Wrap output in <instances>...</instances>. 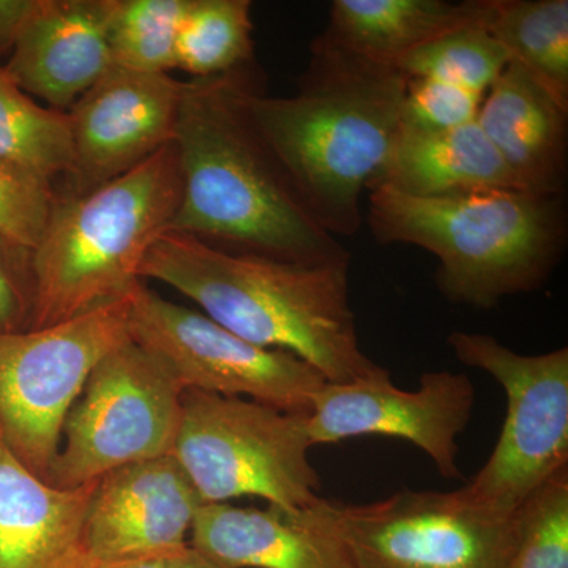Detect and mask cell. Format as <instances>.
I'll return each instance as SVG.
<instances>
[{"label":"cell","instance_id":"17","mask_svg":"<svg viewBox=\"0 0 568 568\" xmlns=\"http://www.w3.org/2000/svg\"><path fill=\"white\" fill-rule=\"evenodd\" d=\"M477 123L523 192L564 196L568 110L521 65L508 63L493 82Z\"/></svg>","mask_w":568,"mask_h":568},{"label":"cell","instance_id":"11","mask_svg":"<svg viewBox=\"0 0 568 568\" xmlns=\"http://www.w3.org/2000/svg\"><path fill=\"white\" fill-rule=\"evenodd\" d=\"M335 515L355 568H507L518 510L503 515L457 491L399 489Z\"/></svg>","mask_w":568,"mask_h":568},{"label":"cell","instance_id":"8","mask_svg":"<svg viewBox=\"0 0 568 568\" xmlns=\"http://www.w3.org/2000/svg\"><path fill=\"white\" fill-rule=\"evenodd\" d=\"M448 346L466 366L495 377L507 414L491 457L463 487L474 503L514 515L568 467V349L523 355L495 336L452 332Z\"/></svg>","mask_w":568,"mask_h":568},{"label":"cell","instance_id":"18","mask_svg":"<svg viewBox=\"0 0 568 568\" xmlns=\"http://www.w3.org/2000/svg\"><path fill=\"white\" fill-rule=\"evenodd\" d=\"M97 481L52 487L0 439V568H78Z\"/></svg>","mask_w":568,"mask_h":568},{"label":"cell","instance_id":"21","mask_svg":"<svg viewBox=\"0 0 568 568\" xmlns=\"http://www.w3.org/2000/svg\"><path fill=\"white\" fill-rule=\"evenodd\" d=\"M487 31L568 110V0H493Z\"/></svg>","mask_w":568,"mask_h":568},{"label":"cell","instance_id":"30","mask_svg":"<svg viewBox=\"0 0 568 568\" xmlns=\"http://www.w3.org/2000/svg\"><path fill=\"white\" fill-rule=\"evenodd\" d=\"M37 0H0V55L11 51Z\"/></svg>","mask_w":568,"mask_h":568},{"label":"cell","instance_id":"10","mask_svg":"<svg viewBox=\"0 0 568 568\" xmlns=\"http://www.w3.org/2000/svg\"><path fill=\"white\" fill-rule=\"evenodd\" d=\"M129 332L138 345L162 358L183 390L239 396L287 413H310L327 383L297 355L253 345L144 283L130 294Z\"/></svg>","mask_w":568,"mask_h":568},{"label":"cell","instance_id":"29","mask_svg":"<svg viewBox=\"0 0 568 568\" xmlns=\"http://www.w3.org/2000/svg\"><path fill=\"white\" fill-rule=\"evenodd\" d=\"M29 308L28 272L0 246V332L26 331Z\"/></svg>","mask_w":568,"mask_h":568},{"label":"cell","instance_id":"7","mask_svg":"<svg viewBox=\"0 0 568 568\" xmlns=\"http://www.w3.org/2000/svg\"><path fill=\"white\" fill-rule=\"evenodd\" d=\"M183 392L162 358L132 336L112 347L71 407L44 481L78 488L119 467L173 454Z\"/></svg>","mask_w":568,"mask_h":568},{"label":"cell","instance_id":"28","mask_svg":"<svg viewBox=\"0 0 568 568\" xmlns=\"http://www.w3.org/2000/svg\"><path fill=\"white\" fill-rule=\"evenodd\" d=\"M485 97L448 82L407 78L399 129L433 133L476 122Z\"/></svg>","mask_w":568,"mask_h":568},{"label":"cell","instance_id":"5","mask_svg":"<svg viewBox=\"0 0 568 568\" xmlns=\"http://www.w3.org/2000/svg\"><path fill=\"white\" fill-rule=\"evenodd\" d=\"M181 200L174 144L84 194L55 196L29 263L28 328L115 304L142 283V264Z\"/></svg>","mask_w":568,"mask_h":568},{"label":"cell","instance_id":"15","mask_svg":"<svg viewBox=\"0 0 568 568\" xmlns=\"http://www.w3.org/2000/svg\"><path fill=\"white\" fill-rule=\"evenodd\" d=\"M189 547L220 568H355L335 500L308 507L203 504Z\"/></svg>","mask_w":568,"mask_h":568},{"label":"cell","instance_id":"1","mask_svg":"<svg viewBox=\"0 0 568 568\" xmlns=\"http://www.w3.org/2000/svg\"><path fill=\"white\" fill-rule=\"evenodd\" d=\"M256 65L183 82L174 148L181 200L170 230L226 252L298 264L351 260L298 200L246 110Z\"/></svg>","mask_w":568,"mask_h":568},{"label":"cell","instance_id":"25","mask_svg":"<svg viewBox=\"0 0 568 568\" xmlns=\"http://www.w3.org/2000/svg\"><path fill=\"white\" fill-rule=\"evenodd\" d=\"M508 63L507 51L487 28L470 26L414 51L399 70L406 78L448 82L485 97Z\"/></svg>","mask_w":568,"mask_h":568},{"label":"cell","instance_id":"3","mask_svg":"<svg viewBox=\"0 0 568 568\" xmlns=\"http://www.w3.org/2000/svg\"><path fill=\"white\" fill-rule=\"evenodd\" d=\"M349 267L351 260L298 264L226 252L166 231L141 275L173 287L246 342L297 355L336 384L379 368L358 339Z\"/></svg>","mask_w":568,"mask_h":568},{"label":"cell","instance_id":"23","mask_svg":"<svg viewBox=\"0 0 568 568\" xmlns=\"http://www.w3.org/2000/svg\"><path fill=\"white\" fill-rule=\"evenodd\" d=\"M0 159L54 183L71 170L67 112L41 106L0 63Z\"/></svg>","mask_w":568,"mask_h":568},{"label":"cell","instance_id":"6","mask_svg":"<svg viewBox=\"0 0 568 568\" xmlns=\"http://www.w3.org/2000/svg\"><path fill=\"white\" fill-rule=\"evenodd\" d=\"M308 413H287L239 396L185 390L173 455L203 504L261 497L272 506L323 499L312 465Z\"/></svg>","mask_w":568,"mask_h":568},{"label":"cell","instance_id":"31","mask_svg":"<svg viewBox=\"0 0 568 568\" xmlns=\"http://www.w3.org/2000/svg\"><path fill=\"white\" fill-rule=\"evenodd\" d=\"M171 556H149V558L115 560V562L93 564L85 568H171Z\"/></svg>","mask_w":568,"mask_h":568},{"label":"cell","instance_id":"2","mask_svg":"<svg viewBox=\"0 0 568 568\" xmlns=\"http://www.w3.org/2000/svg\"><path fill=\"white\" fill-rule=\"evenodd\" d=\"M310 55L294 95H267L260 78L246 92V110L306 211L334 237H353L362 194L398 136L407 78L324 33Z\"/></svg>","mask_w":568,"mask_h":568},{"label":"cell","instance_id":"19","mask_svg":"<svg viewBox=\"0 0 568 568\" xmlns=\"http://www.w3.org/2000/svg\"><path fill=\"white\" fill-rule=\"evenodd\" d=\"M493 0H335L323 32L343 50L398 69L407 55L440 37L488 28Z\"/></svg>","mask_w":568,"mask_h":568},{"label":"cell","instance_id":"26","mask_svg":"<svg viewBox=\"0 0 568 568\" xmlns=\"http://www.w3.org/2000/svg\"><path fill=\"white\" fill-rule=\"evenodd\" d=\"M507 568H568V467L518 508V538Z\"/></svg>","mask_w":568,"mask_h":568},{"label":"cell","instance_id":"20","mask_svg":"<svg viewBox=\"0 0 568 568\" xmlns=\"http://www.w3.org/2000/svg\"><path fill=\"white\" fill-rule=\"evenodd\" d=\"M373 185H387L417 197L495 190L523 192L477 121L446 132L399 129L386 164L369 186Z\"/></svg>","mask_w":568,"mask_h":568},{"label":"cell","instance_id":"27","mask_svg":"<svg viewBox=\"0 0 568 568\" xmlns=\"http://www.w3.org/2000/svg\"><path fill=\"white\" fill-rule=\"evenodd\" d=\"M55 196L54 183L0 159V246L28 275Z\"/></svg>","mask_w":568,"mask_h":568},{"label":"cell","instance_id":"22","mask_svg":"<svg viewBox=\"0 0 568 568\" xmlns=\"http://www.w3.org/2000/svg\"><path fill=\"white\" fill-rule=\"evenodd\" d=\"M253 63L250 0H189L179 29L175 69L192 80H209Z\"/></svg>","mask_w":568,"mask_h":568},{"label":"cell","instance_id":"16","mask_svg":"<svg viewBox=\"0 0 568 568\" xmlns=\"http://www.w3.org/2000/svg\"><path fill=\"white\" fill-rule=\"evenodd\" d=\"M108 14L110 0H37L7 73L32 99L70 111L114 67Z\"/></svg>","mask_w":568,"mask_h":568},{"label":"cell","instance_id":"32","mask_svg":"<svg viewBox=\"0 0 568 568\" xmlns=\"http://www.w3.org/2000/svg\"><path fill=\"white\" fill-rule=\"evenodd\" d=\"M171 568H220L211 560L205 559L193 548L186 547L182 551L175 552L171 558Z\"/></svg>","mask_w":568,"mask_h":568},{"label":"cell","instance_id":"4","mask_svg":"<svg viewBox=\"0 0 568 568\" xmlns=\"http://www.w3.org/2000/svg\"><path fill=\"white\" fill-rule=\"evenodd\" d=\"M368 226L381 245L435 254L436 287L458 305L491 310L544 286L567 241L564 196L510 190L417 197L368 189Z\"/></svg>","mask_w":568,"mask_h":568},{"label":"cell","instance_id":"14","mask_svg":"<svg viewBox=\"0 0 568 568\" xmlns=\"http://www.w3.org/2000/svg\"><path fill=\"white\" fill-rule=\"evenodd\" d=\"M201 506L173 454L112 470L93 489L78 568L182 551Z\"/></svg>","mask_w":568,"mask_h":568},{"label":"cell","instance_id":"9","mask_svg":"<svg viewBox=\"0 0 568 568\" xmlns=\"http://www.w3.org/2000/svg\"><path fill=\"white\" fill-rule=\"evenodd\" d=\"M129 301L48 327L0 332V439L43 480L93 366L130 338Z\"/></svg>","mask_w":568,"mask_h":568},{"label":"cell","instance_id":"12","mask_svg":"<svg viewBox=\"0 0 568 568\" xmlns=\"http://www.w3.org/2000/svg\"><path fill=\"white\" fill-rule=\"evenodd\" d=\"M476 405V387L463 373L425 372L417 390H403L390 373L376 372L347 383H325L308 413L313 446L362 436L405 439L432 458L444 478H459L457 437Z\"/></svg>","mask_w":568,"mask_h":568},{"label":"cell","instance_id":"24","mask_svg":"<svg viewBox=\"0 0 568 568\" xmlns=\"http://www.w3.org/2000/svg\"><path fill=\"white\" fill-rule=\"evenodd\" d=\"M186 3L189 0H110L108 40L114 65L171 74Z\"/></svg>","mask_w":568,"mask_h":568},{"label":"cell","instance_id":"13","mask_svg":"<svg viewBox=\"0 0 568 568\" xmlns=\"http://www.w3.org/2000/svg\"><path fill=\"white\" fill-rule=\"evenodd\" d=\"M183 82L112 67L71 106L67 192L84 194L174 144Z\"/></svg>","mask_w":568,"mask_h":568}]
</instances>
